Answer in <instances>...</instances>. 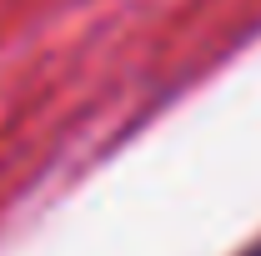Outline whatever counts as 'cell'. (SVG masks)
I'll return each instance as SVG.
<instances>
[{
	"label": "cell",
	"mask_w": 261,
	"mask_h": 256,
	"mask_svg": "<svg viewBox=\"0 0 261 256\" xmlns=\"http://www.w3.org/2000/svg\"><path fill=\"white\" fill-rule=\"evenodd\" d=\"M236 256H261V236L251 241V246H246V251H236Z\"/></svg>",
	"instance_id": "cell-1"
}]
</instances>
